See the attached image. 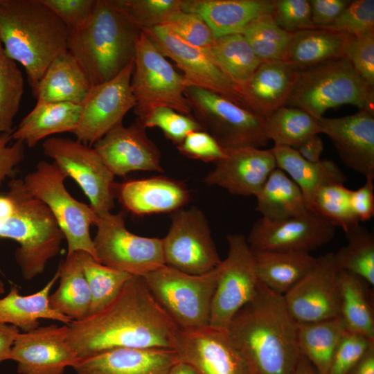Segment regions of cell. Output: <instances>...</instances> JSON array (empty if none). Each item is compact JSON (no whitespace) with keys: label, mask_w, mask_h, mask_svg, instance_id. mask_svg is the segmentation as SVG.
Instances as JSON below:
<instances>
[{"label":"cell","mask_w":374,"mask_h":374,"mask_svg":"<svg viewBox=\"0 0 374 374\" xmlns=\"http://www.w3.org/2000/svg\"><path fill=\"white\" fill-rule=\"evenodd\" d=\"M66 325L79 359L118 348L172 349L179 328L139 276H132L102 310Z\"/></svg>","instance_id":"cell-1"},{"label":"cell","mask_w":374,"mask_h":374,"mask_svg":"<svg viewBox=\"0 0 374 374\" xmlns=\"http://www.w3.org/2000/svg\"><path fill=\"white\" fill-rule=\"evenodd\" d=\"M297 326L283 295L260 283L226 330L253 374H293L301 356Z\"/></svg>","instance_id":"cell-2"},{"label":"cell","mask_w":374,"mask_h":374,"mask_svg":"<svg viewBox=\"0 0 374 374\" xmlns=\"http://www.w3.org/2000/svg\"><path fill=\"white\" fill-rule=\"evenodd\" d=\"M69 33L42 0H0V41L24 68L34 96L51 62L68 51Z\"/></svg>","instance_id":"cell-3"},{"label":"cell","mask_w":374,"mask_h":374,"mask_svg":"<svg viewBox=\"0 0 374 374\" xmlns=\"http://www.w3.org/2000/svg\"><path fill=\"white\" fill-rule=\"evenodd\" d=\"M0 195V238L17 242L15 258L23 277L42 274L60 251L64 236L48 208L27 190L23 179L12 178Z\"/></svg>","instance_id":"cell-4"},{"label":"cell","mask_w":374,"mask_h":374,"mask_svg":"<svg viewBox=\"0 0 374 374\" xmlns=\"http://www.w3.org/2000/svg\"><path fill=\"white\" fill-rule=\"evenodd\" d=\"M140 33L115 0H96L86 25L69 31L67 48L96 85L116 77L134 60Z\"/></svg>","instance_id":"cell-5"},{"label":"cell","mask_w":374,"mask_h":374,"mask_svg":"<svg viewBox=\"0 0 374 374\" xmlns=\"http://www.w3.org/2000/svg\"><path fill=\"white\" fill-rule=\"evenodd\" d=\"M343 105L374 114V87L345 57L300 71L285 106L301 109L319 119L328 109Z\"/></svg>","instance_id":"cell-6"},{"label":"cell","mask_w":374,"mask_h":374,"mask_svg":"<svg viewBox=\"0 0 374 374\" xmlns=\"http://www.w3.org/2000/svg\"><path fill=\"white\" fill-rule=\"evenodd\" d=\"M134 63L131 88L136 100V119L143 118L160 107L192 116L184 94L189 87L186 80L142 31L136 41Z\"/></svg>","instance_id":"cell-7"},{"label":"cell","mask_w":374,"mask_h":374,"mask_svg":"<svg viewBox=\"0 0 374 374\" xmlns=\"http://www.w3.org/2000/svg\"><path fill=\"white\" fill-rule=\"evenodd\" d=\"M219 265L200 275L163 265L141 276L152 294L180 328L209 325Z\"/></svg>","instance_id":"cell-8"},{"label":"cell","mask_w":374,"mask_h":374,"mask_svg":"<svg viewBox=\"0 0 374 374\" xmlns=\"http://www.w3.org/2000/svg\"><path fill=\"white\" fill-rule=\"evenodd\" d=\"M66 178L54 163L41 161L23 180L30 193L53 214L66 240L67 255L84 251L97 260L89 231L98 215L90 205L71 195L64 185Z\"/></svg>","instance_id":"cell-9"},{"label":"cell","mask_w":374,"mask_h":374,"mask_svg":"<svg viewBox=\"0 0 374 374\" xmlns=\"http://www.w3.org/2000/svg\"><path fill=\"white\" fill-rule=\"evenodd\" d=\"M184 94L193 117L223 149L261 148L268 143L265 118L222 96L197 87H188Z\"/></svg>","instance_id":"cell-10"},{"label":"cell","mask_w":374,"mask_h":374,"mask_svg":"<svg viewBox=\"0 0 374 374\" xmlns=\"http://www.w3.org/2000/svg\"><path fill=\"white\" fill-rule=\"evenodd\" d=\"M95 225L93 242L101 264L139 276L165 265L162 238L130 232L123 212L98 216Z\"/></svg>","instance_id":"cell-11"},{"label":"cell","mask_w":374,"mask_h":374,"mask_svg":"<svg viewBox=\"0 0 374 374\" xmlns=\"http://www.w3.org/2000/svg\"><path fill=\"white\" fill-rule=\"evenodd\" d=\"M44 154L66 176L77 182L98 216L112 213L114 207V175L95 151L71 139L51 136L42 144Z\"/></svg>","instance_id":"cell-12"},{"label":"cell","mask_w":374,"mask_h":374,"mask_svg":"<svg viewBox=\"0 0 374 374\" xmlns=\"http://www.w3.org/2000/svg\"><path fill=\"white\" fill-rule=\"evenodd\" d=\"M227 256L219 265L209 325L226 328L237 312L256 296L259 280L253 251L241 233L226 235Z\"/></svg>","instance_id":"cell-13"},{"label":"cell","mask_w":374,"mask_h":374,"mask_svg":"<svg viewBox=\"0 0 374 374\" xmlns=\"http://www.w3.org/2000/svg\"><path fill=\"white\" fill-rule=\"evenodd\" d=\"M171 214L170 228L162 238L165 265L193 275L216 268L222 260L203 211L191 206Z\"/></svg>","instance_id":"cell-14"},{"label":"cell","mask_w":374,"mask_h":374,"mask_svg":"<svg viewBox=\"0 0 374 374\" xmlns=\"http://www.w3.org/2000/svg\"><path fill=\"white\" fill-rule=\"evenodd\" d=\"M134 60L116 77L91 85L82 103L81 116L73 132L76 139L89 146L123 123L127 113L133 109L136 100L131 88Z\"/></svg>","instance_id":"cell-15"},{"label":"cell","mask_w":374,"mask_h":374,"mask_svg":"<svg viewBox=\"0 0 374 374\" xmlns=\"http://www.w3.org/2000/svg\"><path fill=\"white\" fill-rule=\"evenodd\" d=\"M142 32L166 57L176 64L189 86L217 93L243 107L238 87L222 70L208 49L188 44L162 26Z\"/></svg>","instance_id":"cell-16"},{"label":"cell","mask_w":374,"mask_h":374,"mask_svg":"<svg viewBox=\"0 0 374 374\" xmlns=\"http://www.w3.org/2000/svg\"><path fill=\"white\" fill-rule=\"evenodd\" d=\"M339 272L334 253H327L318 257L313 267L283 295L288 312L297 323L339 317Z\"/></svg>","instance_id":"cell-17"},{"label":"cell","mask_w":374,"mask_h":374,"mask_svg":"<svg viewBox=\"0 0 374 374\" xmlns=\"http://www.w3.org/2000/svg\"><path fill=\"white\" fill-rule=\"evenodd\" d=\"M172 349L198 374H253L226 328L210 325L176 333Z\"/></svg>","instance_id":"cell-18"},{"label":"cell","mask_w":374,"mask_h":374,"mask_svg":"<svg viewBox=\"0 0 374 374\" xmlns=\"http://www.w3.org/2000/svg\"><path fill=\"white\" fill-rule=\"evenodd\" d=\"M335 226L315 213L308 212L279 220L258 219L247 237L253 251L310 252L332 240Z\"/></svg>","instance_id":"cell-19"},{"label":"cell","mask_w":374,"mask_h":374,"mask_svg":"<svg viewBox=\"0 0 374 374\" xmlns=\"http://www.w3.org/2000/svg\"><path fill=\"white\" fill-rule=\"evenodd\" d=\"M66 324H51L19 332L11 348L10 360L17 363L19 374H63L80 359L67 341Z\"/></svg>","instance_id":"cell-20"},{"label":"cell","mask_w":374,"mask_h":374,"mask_svg":"<svg viewBox=\"0 0 374 374\" xmlns=\"http://www.w3.org/2000/svg\"><path fill=\"white\" fill-rule=\"evenodd\" d=\"M145 130L136 121L127 127L122 123L108 132L93 148L114 176L124 177L134 171L163 172L160 150Z\"/></svg>","instance_id":"cell-21"},{"label":"cell","mask_w":374,"mask_h":374,"mask_svg":"<svg viewBox=\"0 0 374 374\" xmlns=\"http://www.w3.org/2000/svg\"><path fill=\"white\" fill-rule=\"evenodd\" d=\"M321 133L334 145L341 161L365 179H374V114L364 110L339 118L317 119Z\"/></svg>","instance_id":"cell-22"},{"label":"cell","mask_w":374,"mask_h":374,"mask_svg":"<svg viewBox=\"0 0 374 374\" xmlns=\"http://www.w3.org/2000/svg\"><path fill=\"white\" fill-rule=\"evenodd\" d=\"M215 163L204 182L240 196H255L277 167L270 149L253 147L225 150V156Z\"/></svg>","instance_id":"cell-23"},{"label":"cell","mask_w":374,"mask_h":374,"mask_svg":"<svg viewBox=\"0 0 374 374\" xmlns=\"http://www.w3.org/2000/svg\"><path fill=\"white\" fill-rule=\"evenodd\" d=\"M299 71L284 60L262 62L239 87L243 107L266 119L286 105Z\"/></svg>","instance_id":"cell-24"},{"label":"cell","mask_w":374,"mask_h":374,"mask_svg":"<svg viewBox=\"0 0 374 374\" xmlns=\"http://www.w3.org/2000/svg\"><path fill=\"white\" fill-rule=\"evenodd\" d=\"M114 195L127 211L136 215L172 213L190 199L183 182L166 176L115 183Z\"/></svg>","instance_id":"cell-25"},{"label":"cell","mask_w":374,"mask_h":374,"mask_svg":"<svg viewBox=\"0 0 374 374\" xmlns=\"http://www.w3.org/2000/svg\"><path fill=\"white\" fill-rule=\"evenodd\" d=\"M179 361L171 348H118L80 359L78 374H169Z\"/></svg>","instance_id":"cell-26"},{"label":"cell","mask_w":374,"mask_h":374,"mask_svg":"<svg viewBox=\"0 0 374 374\" xmlns=\"http://www.w3.org/2000/svg\"><path fill=\"white\" fill-rule=\"evenodd\" d=\"M272 9L273 0H184L182 10L199 15L219 37L239 33Z\"/></svg>","instance_id":"cell-27"},{"label":"cell","mask_w":374,"mask_h":374,"mask_svg":"<svg viewBox=\"0 0 374 374\" xmlns=\"http://www.w3.org/2000/svg\"><path fill=\"white\" fill-rule=\"evenodd\" d=\"M91 84L75 58L66 51L55 57L40 80L36 104L71 103L81 105Z\"/></svg>","instance_id":"cell-28"},{"label":"cell","mask_w":374,"mask_h":374,"mask_svg":"<svg viewBox=\"0 0 374 374\" xmlns=\"http://www.w3.org/2000/svg\"><path fill=\"white\" fill-rule=\"evenodd\" d=\"M80 116V105L71 103L35 104L13 130L11 137L15 141L33 148L41 140L53 134L73 133L79 124Z\"/></svg>","instance_id":"cell-29"},{"label":"cell","mask_w":374,"mask_h":374,"mask_svg":"<svg viewBox=\"0 0 374 374\" xmlns=\"http://www.w3.org/2000/svg\"><path fill=\"white\" fill-rule=\"evenodd\" d=\"M271 151L277 168L283 170L299 187L310 210L311 202L323 186L335 183L344 184L345 174L336 163L330 159L311 162L305 159L294 148L275 145Z\"/></svg>","instance_id":"cell-30"},{"label":"cell","mask_w":374,"mask_h":374,"mask_svg":"<svg viewBox=\"0 0 374 374\" xmlns=\"http://www.w3.org/2000/svg\"><path fill=\"white\" fill-rule=\"evenodd\" d=\"M259 282L284 295L314 265L317 258L296 251H253Z\"/></svg>","instance_id":"cell-31"},{"label":"cell","mask_w":374,"mask_h":374,"mask_svg":"<svg viewBox=\"0 0 374 374\" xmlns=\"http://www.w3.org/2000/svg\"><path fill=\"white\" fill-rule=\"evenodd\" d=\"M350 35L322 28L305 29L292 35L284 58L299 71L344 57Z\"/></svg>","instance_id":"cell-32"},{"label":"cell","mask_w":374,"mask_h":374,"mask_svg":"<svg viewBox=\"0 0 374 374\" xmlns=\"http://www.w3.org/2000/svg\"><path fill=\"white\" fill-rule=\"evenodd\" d=\"M57 271L39 291L22 296L19 290L12 286L9 293L0 299V324H10L23 332L39 327V319L56 320L68 324L72 319L53 310L48 302L50 292L58 279Z\"/></svg>","instance_id":"cell-33"},{"label":"cell","mask_w":374,"mask_h":374,"mask_svg":"<svg viewBox=\"0 0 374 374\" xmlns=\"http://www.w3.org/2000/svg\"><path fill=\"white\" fill-rule=\"evenodd\" d=\"M58 288L49 295L50 307L72 321L86 317L91 305V292L80 263L78 251L66 255L58 270Z\"/></svg>","instance_id":"cell-34"},{"label":"cell","mask_w":374,"mask_h":374,"mask_svg":"<svg viewBox=\"0 0 374 374\" xmlns=\"http://www.w3.org/2000/svg\"><path fill=\"white\" fill-rule=\"evenodd\" d=\"M255 197L256 210L262 217L268 220H283L310 211L299 187L277 167L269 174Z\"/></svg>","instance_id":"cell-35"},{"label":"cell","mask_w":374,"mask_h":374,"mask_svg":"<svg viewBox=\"0 0 374 374\" xmlns=\"http://www.w3.org/2000/svg\"><path fill=\"white\" fill-rule=\"evenodd\" d=\"M340 315L347 330L374 339V308L371 287L365 280L340 270Z\"/></svg>","instance_id":"cell-36"},{"label":"cell","mask_w":374,"mask_h":374,"mask_svg":"<svg viewBox=\"0 0 374 374\" xmlns=\"http://www.w3.org/2000/svg\"><path fill=\"white\" fill-rule=\"evenodd\" d=\"M346 330L340 317L298 323L297 341L300 353L318 374H328L335 353Z\"/></svg>","instance_id":"cell-37"},{"label":"cell","mask_w":374,"mask_h":374,"mask_svg":"<svg viewBox=\"0 0 374 374\" xmlns=\"http://www.w3.org/2000/svg\"><path fill=\"white\" fill-rule=\"evenodd\" d=\"M208 51L238 91L262 62L239 33L215 37Z\"/></svg>","instance_id":"cell-38"},{"label":"cell","mask_w":374,"mask_h":374,"mask_svg":"<svg viewBox=\"0 0 374 374\" xmlns=\"http://www.w3.org/2000/svg\"><path fill=\"white\" fill-rule=\"evenodd\" d=\"M265 134L275 145L296 149L321 133L317 119L301 109L283 106L265 119Z\"/></svg>","instance_id":"cell-39"},{"label":"cell","mask_w":374,"mask_h":374,"mask_svg":"<svg viewBox=\"0 0 374 374\" xmlns=\"http://www.w3.org/2000/svg\"><path fill=\"white\" fill-rule=\"evenodd\" d=\"M347 244L334 253L340 270L350 272L374 285V237L359 224L345 232Z\"/></svg>","instance_id":"cell-40"},{"label":"cell","mask_w":374,"mask_h":374,"mask_svg":"<svg viewBox=\"0 0 374 374\" xmlns=\"http://www.w3.org/2000/svg\"><path fill=\"white\" fill-rule=\"evenodd\" d=\"M78 256L91 292L89 315L111 303L132 275L104 265L87 252Z\"/></svg>","instance_id":"cell-41"},{"label":"cell","mask_w":374,"mask_h":374,"mask_svg":"<svg viewBox=\"0 0 374 374\" xmlns=\"http://www.w3.org/2000/svg\"><path fill=\"white\" fill-rule=\"evenodd\" d=\"M239 33L262 62L283 60L292 35L278 26L271 14L256 18Z\"/></svg>","instance_id":"cell-42"},{"label":"cell","mask_w":374,"mask_h":374,"mask_svg":"<svg viewBox=\"0 0 374 374\" xmlns=\"http://www.w3.org/2000/svg\"><path fill=\"white\" fill-rule=\"evenodd\" d=\"M24 91L22 73L0 41V133L12 134Z\"/></svg>","instance_id":"cell-43"},{"label":"cell","mask_w":374,"mask_h":374,"mask_svg":"<svg viewBox=\"0 0 374 374\" xmlns=\"http://www.w3.org/2000/svg\"><path fill=\"white\" fill-rule=\"evenodd\" d=\"M350 191L344 184L324 186L314 196L310 211L346 232L360 224L352 210Z\"/></svg>","instance_id":"cell-44"},{"label":"cell","mask_w":374,"mask_h":374,"mask_svg":"<svg viewBox=\"0 0 374 374\" xmlns=\"http://www.w3.org/2000/svg\"><path fill=\"white\" fill-rule=\"evenodd\" d=\"M118 8L141 31L161 26L174 12L182 10L184 0H115Z\"/></svg>","instance_id":"cell-45"},{"label":"cell","mask_w":374,"mask_h":374,"mask_svg":"<svg viewBox=\"0 0 374 374\" xmlns=\"http://www.w3.org/2000/svg\"><path fill=\"white\" fill-rule=\"evenodd\" d=\"M136 121L145 129L159 128L176 146L190 132L202 130L193 116L180 114L167 107H157L143 118L136 119Z\"/></svg>","instance_id":"cell-46"},{"label":"cell","mask_w":374,"mask_h":374,"mask_svg":"<svg viewBox=\"0 0 374 374\" xmlns=\"http://www.w3.org/2000/svg\"><path fill=\"white\" fill-rule=\"evenodd\" d=\"M161 26L194 46L208 49L215 40L213 32L203 19L193 12L175 11Z\"/></svg>","instance_id":"cell-47"},{"label":"cell","mask_w":374,"mask_h":374,"mask_svg":"<svg viewBox=\"0 0 374 374\" xmlns=\"http://www.w3.org/2000/svg\"><path fill=\"white\" fill-rule=\"evenodd\" d=\"M373 346L374 339L346 330L335 353L328 374H350Z\"/></svg>","instance_id":"cell-48"},{"label":"cell","mask_w":374,"mask_h":374,"mask_svg":"<svg viewBox=\"0 0 374 374\" xmlns=\"http://www.w3.org/2000/svg\"><path fill=\"white\" fill-rule=\"evenodd\" d=\"M322 29L350 35L374 30V1H350L333 23Z\"/></svg>","instance_id":"cell-49"},{"label":"cell","mask_w":374,"mask_h":374,"mask_svg":"<svg viewBox=\"0 0 374 374\" xmlns=\"http://www.w3.org/2000/svg\"><path fill=\"white\" fill-rule=\"evenodd\" d=\"M271 15L278 26L292 34L317 28L312 21L311 6L308 0H273Z\"/></svg>","instance_id":"cell-50"},{"label":"cell","mask_w":374,"mask_h":374,"mask_svg":"<svg viewBox=\"0 0 374 374\" xmlns=\"http://www.w3.org/2000/svg\"><path fill=\"white\" fill-rule=\"evenodd\" d=\"M344 54L360 76L374 87V30L350 35Z\"/></svg>","instance_id":"cell-51"},{"label":"cell","mask_w":374,"mask_h":374,"mask_svg":"<svg viewBox=\"0 0 374 374\" xmlns=\"http://www.w3.org/2000/svg\"><path fill=\"white\" fill-rule=\"evenodd\" d=\"M69 31L84 27L90 19L96 0H42Z\"/></svg>","instance_id":"cell-52"},{"label":"cell","mask_w":374,"mask_h":374,"mask_svg":"<svg viewBox=\"0 0 374 374\" xmlns=\"http://www.w3.org/2000/svg\"><path fill=\"white\" fill-rule=\"evenodd\" d=\"M176 147L183 155L204 162L216 163L225 156V150L202 130L190 132Z\"/></svg>","instance_id":"cell-53"},{"label":"cell","mask_w":374,"mask_h":374,"mask_svg":"<svg viewBox=\"0 0 374 374\" xmlns=\"http://www.w3.org/2000/svg\"><path fill=\"white\" fill-rule=\"evenodd\" d=\"M12 140L10 133H0V186L25 157V145L20 141L10 144Z\"/></svg>","instance_id":"cell-54"},{"label":"cell","mask_w":374,"mask_h":374,"mask_svg":"<svg viewBox=\"0 0 374 374\" xmlns=\"http://www.w3.org/2000/svg\"><path fill=\"white\" fill-rule=\"evenodd\" d=\"M350 0H310L312 21L317 28L332 24L350 3Z\"/></svg>","instance_id":"cell-55"},{"label":"cell","mask_w":374,"mask_h":374,"mask_svg":"<svg viewBox=\"0 0 374 374\" xmlns=\"http://www.w3.org/2000/svg\"><path fill=\"white\" fill-rule=\"evenodd\" d=\"M352 210L359 222L369 220L374 215L373 180L366 179L363 186L350 191Z\"/></svg>","instance_id":"cell-56"},{"label":"cell","mask_w":374,"mask_h":374,"mask_svg":"<svg viewBox=\"0 0 374 374\" xmlns=\"http://www.w3.org/2000/svg\"><path fill=\"white\" fill-rule=\"evenodd\" d=\"M19 329L10 324H0V363L10 360L11 348Z\"/></svg>","instance_id":"cell-57"},{"label":"cell","mask_w":374,"mask_h":374,"mask_svg":"<svg viewBox=\"0 0 374 374\" xmlns=\"http://www.w3.org/2000/svg\"><path fill=\"white\" fill-rule=\"evenodd\" d=\"M296 150L305 159L311 162H317L321 159L323 143L321 138L316 134L303 142Z\"/></svg>","instance_id":"cell-58"},{"label":"cell","mask_w":374,"mask_h":374,"mask_svg":"<svg viewBox=\"0 0 374 374\" xmlns=\"http://www.w3.org/2000/svg\"><path fill=\"white\" fill-rule=\"evenodd\" d=\"M350 374H374V346L367 352Z\"/></svg>","instance_id":"cell-59"},{"label":"cell","mask_w":374,"mask_h":374,"mask_svg":"<svg viewBox=\"0 0 374 374\" xmlns=\"http://www.w3.org/2000/svg\"><path fill=\"white\" fill-rule=\"evenodd\" d=\"M293 374H318L312 364L301 355Z\"/></svg>","instance_id":"cell-60"},{"label":"cell","mask_w":374,"mask_h":374,"mask_svg":"<svg viewBox=\"0 0 374 374\" xmlns=\"http://www.w3.org/2000/svg\"><path fill=\"white\" fill-rule=\"evenodd\" d=\"M169 374H198L188 364L179 360L171 368Z\"/></svg>","instance_id":"cell-61"},{"label":"cell","mask_w":374,"mask_h":374,"mask_svg":"<svg viewBox=\"0 0 374 374\" xmlns=\"http://www.w3.org/2000/svg\"><path fill=\"white\" fill-rule=\"evenodd\" d=\"M5 292V287L3 282L0 279V294Z\"/></svg>","instance_id":"cell-62"}]
</instances>
